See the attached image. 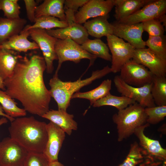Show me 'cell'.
I'll return each instance as SVG.
<instances>
[{
    "mask_svg": "<svg viewBox=\"0 0 166 166\" xmlns=\"http://www.w3.org/2000/svg\"><path fill=\"white\" fill-rule=\"evenodd\" d=\"M46 30L49 35L57 39H70L80 45L89 39V34L84 26L76 22L65 28Z\"/></svg>",
    "mask_w": 166,
    "mask_h": 166,
    "instance_id": "e0dca14e",
    "label": "cell"
},
{
    "mask_svg": "<svg viewBox=\"0 0 166 166\" xmlns=\"http://www.w3.org/2000/svg\"><path fill=\"white\" fill-rule=\"evenodd\" d=\"M65 0H45L37 6L35 10V18L42 16H50L66 21L64 10Z\"/></svg>",
    "mask_w": 166,
    "mask_h": 166,
    "instance_id": "603a6c76",
    "label": "cell"
},
{
    "mask_svg": "<svg viewBox=\"0 0 166 166\" xmlns=\"http://www.w3.org/2000/svg\"><path fill=\"white\" fill-rule=\"evenodd\" d=\"M113 81L121 96L134 100L144 108L156 106L151 93L152 83L140 87H134L126 83L119 75L115 77Z\"/></svg>",
    "mask_w": 166,
    "mask_h": 166,
    "instance_id": "ba28073f",
    "label": "cell"
},
{
    "mask_svg": "<svg viewBox=\"0 0 166 166\" xmlns=\"http://www.w3.org/2000/svg\"><path fill=\"white\" fill-rule=\"evenodd\" d=\"M111 72L110 67L107 65L102 69L93 71L91 76L88 78L81 79L80 77L73 82L62 81L59 78L58 74L55 73L49 81V91L51 97L57 104L58 110L66 111L74 94L83 87Z\"/></svg>",
    "mask_w": 166,
    "mask_h": 166,
    "instance_id": "3957f363",
    "label": "cell"
},
{
    "mask_svg": "<svg viewBox=\"0 0 166 166\" xmlns=\"http://www.w3.org/2000/svg\"><path fill=\"white\" fill-rule=\"evenodd\" d=\"M111 85V80H105L94 89L85 92L76 93L72 96V99L78 98L87 99L89 101L90 105H92L96 101L110 93Z\"/></svg>",
    "mask_w": 166,
    "mask_h": 166,
    "instance_id": "d4e9b609",
    "label": "cell"
},
{
    "mask_svg": "<svg viewBox=\"0 0 166 166\" xmlns=\"http://www.w3.org/2000/svg\"><path fill=\"white\" fill-rule=\"evenodd\" d=\"M149 125L146 123L137 128L134 134L138 139V144L143 151L145 160L165 163L166 149L161 146L158 140L150 138L144 133L145 128Z\"/></svg>",
    "mask_w": 166,
    "mask_h": 166,
    "instance_id": "30bf717a",
    "label": "cell"
},
{
    "mask_svg": "<svg viewBox=\"0 0 166 166\" xmlns=\"http://www.w3.org/2000/svg\"><path fill=\"white\" fill-rule=\"evenodd\" d=\"M144 31L147 32L149 36H157L164 35V26L157 19H152L142 22Z\"/></svg>",
    "mask_w": 166,
    "mask_h": 166,
    "instance_id": "d590c367",
    "label": "cell"
},
{
    "mask_svg": "<svg viewBox=\"0 0 166 166\" xmlns=\"http://www.w3.org/2000/svg\"><path fill=\"white\" fill-rule=\"evenodd\" d=\"M29 30L22 31L19 34L15 35L8 41L0 45V49L11 50L20 52H26L29 50L39 49L34 42H31L28 39L30 36Z\"/></svg>",
    "mask_w": 166,
    "mask_h": 166,
    "instance_id": "7402d4cb",
    "label": "cell"
},
{
    "mask_svg": "<svg viewBox=\"0 0 166 166\" xmlns=\"http://www.w3.org/2000/svg\"><path fill=\"white\" fill-rule=\"evenodd\" d=\"M134 100L124 96H117L110 93L98 100L93 105L94 107L110 106L117 108L118 110L124 109L129 105L134 103Z\"/></svg>",
    "mask_w": 166,
    "mask_h": 166,
    "instance_id": "83f0119b",
    "label": "cell"
},
{
    "mask_svg": "<svg viewBox=\"0 0 166 166\" xmlns=\"http://www.w3.org/2000/svg\"><path fill=\"white\" fill-rule=\"evenodd\" d=\"M112 24L113 35L126 41L135 49L146 48L145 42L142 38V23L127 24L116 21Z\"/></svg>",
    "mask_w": 166,
    "mask_h": 166,
    "instance_id": "5bb4252c",
    "label": "cell"
},
{
    "mask_svg": "<svg viewBox=\"0 0 166 166\" xmlns=\"http://www.w3.org/2000/svg\"><path fill=\"white\" fill-rule=\"evenodd\" d=\"M114 6L113 0H88L75 14V22L81 24L91 18L109 15Z\"/></svg>",
    "mask_w": 166,
    "mask_h": 166,
    "instance_id": "4fadbf2b",
    "label": "cell"
},
{
    "mask_svg": "<svg viewBox=\"0 0 166 166\" xmlns=\"http://www.w3.org/2000/svg\"><path fill=\"white\" fill-rule=\"evenodd\" d=\"M53 123L65 133L70 135L73 130L78 128L77 122L74 119V115L66 111L61 110H49L42 117Z\"/></svg>",
    "mask_w": 166,
    "mask_h": 166,
    "instance_id": "ac0fdd59",
    "label": "cell"
},
{
    "mask_svg": "<svg viewBox=\"0 0 166 166\" xmlns=\"http://www.w3.org/2000/svg\"><path fill=\"white\" fill-rule=\"evenodd\" d=\"M109 15L97 17L86 22L84 27L89 35L96 38L113 34V26L108 19Z\"/></svg>",
    "mask_w": 166,
    "mask_h": 166,
    "instance_id": "d6986e66",
    "label": "cell"
},
{
    "mask_svg": "<svg viewBox=\"0 0 166 166\" xmlns=\"http://www.w3.org/2000/svg\"><path fill=\"white\" fill-rule=\"evenodd\" d=\"M146 46L158 56L166 61V37L164 35L149 36L145 42Z\"/></svg>",
    "mask_w": 166,
    "mask_h": 166,
    "instance_id": "1f68e13d",
    "label": "cell"
},
{
    "mask_svg": "<svg viewBox=\"0 0 166 166\" xmlns=\"http://www.w3.org/2000/svg\"><path fill=\"white\" fill-rule=\"evenodd\" d=\"M163 163L160 162H152L145 160L143 162L139 165V166H161Z\"/></svg>",
    "mask_w": 166,
    "mask_h": 166,
    "instance_id": "f35d334b",
    "label": "cell"
},
{
    "mask_svg": "<svg viewBox=\"0 0 166 166\" xmlns=\"http://www.w3.org/2000/svg\"><path fill=\"white\" fill-rule=\"evenodd\" d=\"M46 124L33 116L16 118L8 128L10 137L28 152L43 153L48 140Z\"/></svg>",
    "mask_w": 166,
    "mask_h": 166,
    "instance_id": "7a4b0ae2",
    "label": "cell"
},
{
    "mask_svg": "<svg viewBox=\"0 0 166 166\" xmlns=\"http://www.w3.org/2000/svg\"><path fill=\"white\" fill-rule=\"evenodd\" d=\"M5 91L6 89L4 84V81L0 77V89Z\"/></svg>",
    "mask_w": 166,
    "mask_h": 166,
    "instance_id": "b9f144b4",
    "label": "cell"
},
{
    "mask_svg": "<svg viewBox=\"0 0 166 166\" xmlns=\"http://www.w3.org/2000/svg\"><path fill=\"white\" fill-rule=\"evenodd\" d=\"M81 45L84 49L97 58L111 61L112 57L109 48L100 38L88 39Z\"/></svg>",
    "mask_w": 166,
    "mask_h": 166,
    "instance_id": "484cf974",
    "label": "cell"
},
{
    "mask_svg": "<svg viewBox=\"0 0 166 166\" xmlns=\"http://www.w3.org/2000/svg\"><path fill=\"white\" fill-rule=\"evenodd\" d=\"M145 157L143 151L138 143L131 144L128 154L121 164L117 166H136L143 162Z\"/></svg>",
    "mask_w": 166,
    "mask_h": 166,
    "instance_id": "4dcf8cb0",
    "label": "cell"
},
{
    "mask_svg": "<svg viewBox=\"0 0 166 166\" xmlns=\"http://www.w3.org/2000/svg\"><path fill=\"white\" fill-rule=\"evenodd\" d=\"M46 69L43 57L36 54L25 55L4 81L7 94L19 101L26 111L41 117L49 110L51 97L44 80Z\"/></svg>",
    "mask_w": 166,
    "mask_h": 166,
    "instance_id": "6da1fadb",
    "label": "cell"
},
{
    "mask_svg": "<svg viewBox=\"0 0 166 166\" xmlns=\"http://www.w3.org/2000/svg\"><path fill=\"white\" fill-rule=\"evenodd\" d=\"M22 57L19 52L0 49V77L3 81L11 75L19 59Z\"/></svg>",
    "mask_w": 166,
    "mask_h": 166,
    "instance_id": "cb8c5ba5",
    "label": "cell"
},
{
    "mask_svg": "<svg viewBox=\"0 0 166 166\" xmlns=\"http://www.w3.org/2000/svg\"><path fill=\"white\" fill-rule=\"evenodd\" d=\"M132 59L148 68L153 75L165 77L166 61L160 58L148 48L135 49Z\"/></svg>",
    "mask_w": 166,
    "mask_h": 166,
    "instance_id": "9a60e30c",
    "label": "cell"
},
{
    "mask_svg": "<svg viewBox=\"0 0 166 166\" xmlns=\"http://www.w3.org/2000/svg\"><path fill=\"white\" fill-rule=\"evenodd\" d=\"M55 50L58 60L55 74H58L62 63L65 61H70L78 63L81 59H88L90 61L89 67L93 64L97 58L84 49L81 45L70 39H57L55 45Z\"/></svg>",
    "mask_w": 166,
    "mask_h": 166,
    "instance_id": "5b68a950",
    "label": "cell"
},
{
    "mask_svg": "<svg viewBox=\"0 0 166 166\" xmlns=\"http://www.w3.org/2000/svg\"><path fill=\"white\" fill-rule=\"evenodd\" d=\"M26 23V20L23 18L9 19L0 17V45L13 36L20 34Z\"/></svg>",
    "mask_w": 166,
    "mask_h": 166,
    "instance_id": "ffe728a7",
    "label": "cell"
},
{
    "mask_svg": "<svg viewBox=\"0 0 166 166\" xmlns=\"http://www.w3.org/2000/svg\"><path fill=\"white\" fill-rule=\"evenodd\" d=\"M28 152L11 138H4L0 142V166L23 164Z\"/></svg>",
    "mask_w": 166,
    "mask_h": 166,
    "instance_id": "8fae6325",
    "label": "cell"
},
{
    "mask_svg": "<svg viewBox=\"0 0 166 166\" xmlns=\"http://www.w3.org/2000/svg\"><path fill=\"white\" fill-rule=\"evenodd\" d=\"M29 30L31 38L37 44L42 51L47 73H52L54 70L53 61L58 60L55 50L57 39L49 35L45 30L36 28Z\"/></svg>",
    "mask_w": 166,
    "mask_h": 166,
    "instance_id": "52a82bcc",
    "label": "cell"
},
{
    "mask_svg": "<svg viewBox=\"0 0 166 166\" xmlns=\"http://www.w3.org/2000/svg\"><path fill=\"white\" fill-rule=\"evenodd\" d=\"M68 26L66 21L61 20L53 17L42 16L36 18L34 24L33 25L26 26L22 31H26L31 29L36 28L47 30L54 28H63Z\"/></svg>",
    "mask_w": 166,
    "mask_h": 166,
    "instance_id": "4316f807",
    "label": "cell"
},
{
    "mask_svg": "<svg viewBox=\"0 0 166 166\" xmlns=\"http://www.w3.org/2000/svg\"><path fill=\"white\" fill-rule=\"evenodd\" d=\"M27 18L32 22H34L35 11L37 3L34 0H24Z\"/></svg>",
    "mask_w": 166,
    "mask_h": 166,
    "instance_id": "74e56055",
    "label": "cell"
},
{
    "mask_svg": "<svg viewBox=\"0 0 166 166\" xmlns=\"http://www.w3.org/2000/svg\"><path fill=\"white\" fill-rule=\"evenodd\" d=\"M120 72L121 79L131 86L140 87L152 82L153 74L147 68L133 59L126 63Z\"/></svg>",
    "mask_w": 166,
    "mask_h": 166,
    "instance_id": "9c48e42d",
    "label": "cell"
},
{
    "mask_svg": "<svg viewBox=\"0 0 166 166\" xmlns=\"http://www.w3.org/2000/svg\"><path fill=\"white\" fill-rule=\"evenodd\" d=\"M144 108L136 102L113 115L112 120L117 126L118 142L127 139L136 128L147 123Z\"/></svg>",
    "mask_w": 166,
    "mask_h": 166,
    "instance_id": "277c9868",
    "label": "cell"
},
{
    "mask_svg": "<svg viewBox=\"0 0 166 166\" xmlns=\"http://www.w3.org/2000/svg\"><path fill=\"white\" fill-rule=\"evenodd\" d=\"M48 140L43 152L50 163L58 161V156L65 139V132L50 121L46 124Z\"/></svg>",
    "mask_w": 166,
    "mask_h": 166,
    "instance_id": "2e32d148",
    "label": "cell"
},
{
    "mask_svg": "<svg viewBox=\"0 0 166 166\" xmlns=\"http://www.w3.org/2000/svg\"><path fill=\"white\" fill-rule=\"evenodd\" d=\"M144 111L147 116V123L156 124L163 121L166 116V105L146 107Z\"/></svg>",
    "mask_w": 166,
    "mask_h": 166,
    "instance_id": "836d02e7",
    "label": "cell"
},
{
    "mask_svg": "<svg viewBox=\"0 0 166 166\" xmlns=\"http://www.w3.org/2000/svg\"><path fill=\"white\" fill-rule=\"evenodd\" d=\"M18 0H0V10H2L5 16L9 19L20 18V9Z\"/></svg>",
    "mask_w": 166,
    "mask_h": 166,
    "instance_id": "e575fe53",
    "label": "cell"
},
{
    "mask_svg": "<svg viewBox=\"0 0 166 166\" xmlns=\"http://www.w3.org/2000/svg\"><path fill=\"white\" fill-rule=\"evenodd\" d=\"M166 12V0H152L133 14L117 22L127 24L142 23L158 19L165 14Z\"/></svg>",
    "mask_w": 166,
    "mask_h": 166,
    "instance_id": "7c38bea8",
    "label": "cell"
},
{
    "mask_svg": "<svg viewBox=\"0 0 166 166\" xmlns=\"http://www.w3.org/2000/svg\"><path fill=\"white\" fill-rule=\"evenodd\" d=\"M49 166H65L58 161L51 162L49 163Z\"/></svg>",
    "mask_w": 166,
    "mask_h": 166,
    "instance_id": "60d3db41",
    "label": "cell"
},
{
    "mask_svg": "<svg viewBox=\"0 0 166 166\" xmlns=\"http://www.w3.org/2000/svg\"><path fill=\"white\" fill-rule=\"evenodd\" d=\"M2 106L0 105V116H2L8 119L11 122H12L14 119V118H12L8 115H7L4 112Z\"/></svg>",
    "mask_w": 166,
    "mask_h": 166,
    "instance_id": "ab89813d",
    "label": "cell"
},
{
    "mask_svg": "<svg viewBox=\"0 0 166 166\" xmlns=\"http://www.w3.org/2000/svg\"><path fill=\"white\" fill-rule=\"evenodd\" d=\"M0 103L5 113L12 118L23 117L26 114L24 109L18 107L13 99L5 91L0 89Z\"/></svg>",
    "mask_w": 166,
    "mask_h": 166,
    "instance_id": "f546056e",
    "label": "cell"
},
{
    "mask_svg": "<svg viewBox=\"0 0 166 166\" xmlns=\"http://www.w3.org/2000/svg\"><path fill=\"white\" fill-rule=\"evenodd\" d=\"M49 163L43 153L29 152L23 165L24 166H49Z\"/></svg>",
    "mask_w": 166,
    "mask_h": 166,
    "instance_id": "8d00e7d4",
    "label": "cell"
},
{
    "mask_svg": "<svg viewBox=\"0 0 166 166\" xmlns=\"http://www.w3.org/2000/svg\"><path fill=\"white\" fill-rule=\"evenodd\" d=\"M108 46L111 53V72H119L123 65L132 58L135 49L128 42L113 34L106 36Z\"/></svg>",
    "mask_w": 166,
    "mask_h": 166,
    "instance_id": "8992f818",
    "label": "cell"
},
{
    "mask_svg": "<svg viewBox=\"0 0 166 166\" xmlns=\"http://www.w3.org/2000/svg\"><path fill=\"white\" fill-rule=\"evenodd\" d=\"M8 122L7 118L3 117L0 119V126L2 124L6 123Z\"/></svg>",
    "mask_w": 166,
    "mask_h": 166,
    "instance_id": "7bdbcfd3",
    "label": "cell"
},
{
    "mask_svg": "<svg viewBox=\"0 0 166 166\" xmlns=\"http://www.w3.org/2000/svg\"><path fill=\"white\" fill-rule=\"evenodd\" d=\"M7 166H24L23 164H18V165H12Z\"/></svg>",
    "mask_w": 166,
    "mask_h": 166,
    "instance_id": "ee69618b",
    "label": "cell"
},
{
    "mask_svg": "<svg viewBox=\"0 0 166 166\" xmlns=\"http://www.w3.org/2000/svg\"><path fill=\"white\" fill-rule=\"evenodd\" d=\"M152 0H113L115 6L114 16L119 21L133 14Z\"/></svg>",
    "mask_w": 166,
    "mask_h": 166,
    "instance_id": "44dd1931",
    "label": "cell"
},
{
    "mask_svg": "<svg viewBox=\"0 0 166 166\" xmlns=\"http://www.w3.org/2000/svg\"><path fill=\"white\" fill-rule=\"evenodd\" d=\"M151 93L156 105H166L165 77L153 75Z\"/></svg>",
    "mask_w": 166,
    "mask_h": 166,
    "instance_id": "f1b7e54d",
    "label": "cell"
},
{
    "mask_svg": "<svg viewBox=\"0 0 166 166\" xmlns=\"http://www.w3.org/2000/svg\"><path fill=\"white\" fill-rule=\"evenodd\" d=\"M88 0H65L64 2V10L66 21L68 25L76 22L75 13L78 11Z\"/></svg>",
    "mask_w": 166,
    "mask_h": 166,
    "instance_id": "d6a6232c",
    "label": "cell"
}]
</instances>
